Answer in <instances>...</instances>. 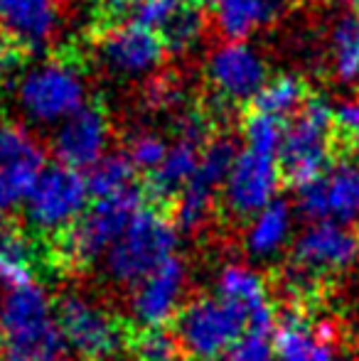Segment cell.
<instances>
[{"instance_id": "e0dca14e", "label": "cell", "mask_w": 359, "mask_h": 361, "mask_svg": "<svg viewBox=\"0 0 359 361\" xmlns=\"http://www.w3.org/2000/svg\"><path fill=\"white\" fill-rule=\"evenodd\" d=\"M111 145V121L106 111L96 104H87L74 116L54 128L52 152L57 165L72 170H89L104 155H109Z\"/></svg>"}, {"instance_id": "74e56055", "label": "cell", "mask_w": 359, "mask_h": 361, "mask_svg": "<svg viewBox=\"0 0 359 361\" xmlns=\"http://www.w3.org/2000/svg\"><path fill=\"white\" fill-rule=\"evenodd\" d=\"M185 3L195 5V8H205V5H217L219 0H185Z\"/></svg>"}, {"instance_id": "83f0119b", "label": "cell", "mask_w": 359, "mask_h": 361, "mask_svg": "<svg viewBox=\"0 0 359 361\" xmlns=\"http://www.w3.org/2000/svg\"><path fill=\"white\" fill-rule=\"evenodd\" d=\"M207 27H209V23H207L202 8H195V5L185 3L178 10V15H175L158 35L165 44V52L190 54L192 49H197V44L205 39Z\"/></svg>"}, {"instance_id": "44dd1931", "label": "cell", "mask_w": 359, "mask_h": 361, "mask_svg": "<svg viewBox=\"0 0 359 361\" xmlns=\"http://www.w3.org/2000/svg\"><path fill=\"white\" fill-rule=\"evenodd\" d=\"M288 0H219L214 5V27L224 42H249L256 32L276 23Z\"/></svg>"}, {"instance_id": "60d3db41", "label": "cell", "mask_w": 359, "mask_h": 361, "mask_svg": "<svg viewBox=\"0 0 359 361\" xmlns=\"http://www.w3.org/2000/svg\"><path fill=\"white\" fill-rule=\"evenodd\" d=\"M0 342H3V334H0Z\"/></svg>"}, {"instance_id": "52a82bcc", "label": "cell", "mask_w": 359, "mask_h": 361, "mask_svg": "<svg viewBox=\"0 0 359 361\" xmlns=\"http://www.w3.org/2000/svg\"><path fill=\"white\" fill-rule=\"evenodd\" d=\"M91 192L87 175L64 165H49L37 177L28 202L25 221L42 236H64L87 214Z\"/></svg>"}, {"instance_id": "9c48e42d", "label": "cell", "mask_w": 359, "mask_h": 361, "mask_svg": "<svg viewBox=\"0 0 359 361\" xmlns=\"http://www.w3.org/2000/svg\"><path fill=\"white\" fill-rule=\"evenodd\" d=\"M57 324L69 352L84 361H109L126 342L123 327L99 300L82 293L64 295L57 307Z\"/></svg>"}, {"instance_id": "ac0fdd59", "label": "cell", "mask_w": 359, "mask_h": 361, "mask_svg": "<svg viewBox=\"0 0 359 361\" xmlns=\"http://www.w3.org/2000/svg\"><path fill=\"white\" fill-rule=\"evenodd\" d=\"M62 27V0H0V35L23 52H42Z\"/></svg>"}, {"instance_id": "5b68a950", "label": "cell", "mask_w": 359, "mask_h": 361, "mask_svg": "<svg viewBox=\"0 0 359 361\" xmlns=\"http://www.w3.org/2000/svg\"><path fill=\"white\" fill-rule=\"evenodd\" d=\"M332 135L335 109L322 99H308V104L286 123L278 152L283 177L296 187L320 177L332 165Z\"/></svg>"}, {"instance_id": "8fae6325", "label": "cell", "mask_w": 359, "mask_h": 361, "mask_svg": "<svg viewBox=\"0 0 359 361\" xmlns=\"http://www.w3.org/2000/svg\"><path fill=\"white\" fill-rule=\"evenodd\" d=\"M239 155V145L229 135H217L207 145H202L200 165L192 182L180 192L175 202V219L182 231H197L207 224L212 214L217 195H221L226 177Z\"/></svg>"}, {"instance_id": "d6a6232c", "label": "cell", "mask_w": 359, "mask_h": 361, "mask_svg": "<svg viewBox=\"0 0 359 361\" xmlns=\"http://www.w3.org/2000/svg\"><path fill=\"white\" fill-rule=\"evenodd\" d=\"M224 361H278L273 344L269 342L264 332H249L229 354Z\"/></svg>"}, {"instance_id": "277c9868", "label": "cell", "mask_w": 359, "mask_h": 361, "mask_svg": "<svg viewBox=\"0 0 359 361\" xmlns=\"http://www.w3.org/2000/svg\"><path fill=\"white\" fill-rule=\"evenodd\" d=\"M359 261V233L350 226L320 221L305 226L293 241L286 290L305 295L320 281L355 268Z\"/></svg>"}, {"instance_id": "5bb4252c", "label": "cell", "mask_w": 359, "mask_h": 361, "mask_svg": "<svg viewBox=\"0 0 359 361\" xmlns=\"http://www.w3.org/2000/svg\"><path fill=\"white\" fill-rule=\"evenodd\" d=\"M283 170L278 157L241 147L221 187V202L236 219H251L278 200Z\"/></svg>"}, {"instance_id": "ffe728a7", "label": "cell", "mask_w": 359, "mask_h": 361, "mask_svg": "<svg viewBox=\"0 0 359 361\" xmlns=\"http://www.w3.org/2000/svg\"><path fill=\"white\" fill-rule=\"evenodd\" d=\"M271 344L278 361H335V329L300 312L278 322Z\"/></svg>"}, {"instance_id": "1f68e13d", "label": "cell", "mask_w": 359, "mask_h": 361, "mask_svg": "<svg viewBox=\"0 0 359 361\" xmlns=\"http://www.w3.org/2000/svg\"><path fill=\"white\" fill-rule=\"evenodd\" d=\"M135 354L140 361H168L180 354L178 339L168 329H140L133 342Z\"/></svg>"}, {"instance_id": "3957f363", "label": "cell", "mask_w": 359, "mask_h": 361, "mask_svg": "<svg viewBox=\"0 0 359 361\" xmlns=\"http://www.w3.org/2000/svg\"><path fill=\"white\" fill-rule=\"evenodd\" d=\"M89 84L82 69L69 59H44L23 72L15 86V101L32 126L57 128L87 101Z\"/></svg>"}, {"instance_id": "ab89813d", "label": "cell", "mask_w": 359, "mask_h": 361, "mask_svg": "<svg viewBox=\"0 0 359 361\" xmlns=\"http://www.w3.org/2000/svg\"><path fill=\"white\" fill-rule=\"evenodd\" d=\"M168 361H190V359H185L182 354H175V357H173V359H168Z\"/></svg>"}, {"instance_id": "8d00e7d4", "label": "cell", "mask_w": 359, "mask_h": 361, "mask_svg": "<svg viewBox=\"0 0 359 361\" xmlns=\"http://www.w3.org/2000/svg\"><path fill=\"white\" fill-rule=\"evenodd\" d=\"M130 3H133V0H99L101 10H104L106 15H121V13H128Z\"/></svg>"}, {"instance_id": "484cf974", "label": "cell", "mask_w": 359, "mask_h": 361, "mask_svg": "<svg viewBox=\"0 0 359 361\" xmlns=\"http://www.w3.org/2000/svg\"><path fill=\"white\" fill-rule=\"evenodd\" d=\"M35 251L32 243L18 228L0 226V283L5 288L32 281Z\"/></svg>"}, {"instance_id": "f1b7e54d", "label": "cell", "mask_w": 359, "mask_h": 361, "mask_svg": "<svg viewBox=\"0 0 359 361\" xmlns=\"http://www.w3.org/2000/svg\"><path fill=\"white\" fill-rule=\"evenodd\" d=\"M241 135H244L246 150L278 157L281 145H283V135H286V121H278V118H273V116L254 111V114H249L244 118Z\"/></svg>"}, {"instance_id": "cb8c5ba5", "label": "cell", "mask_w": 359, "mask_h": 361, "mask_svg": "<svg viewBox=\"0 0 359 361\" xmlns=\"http://www.w3.org/2000/svg\"><path fill=\"white\" fill-rule=\"evenodd\" d=\"M330 69L340 84H359V13H345L330 30Z\"/></svg>"}, {"instance_id": "f35d334b", "label": "cell", "mask_w": 359, "mask_h": 361, "mask_svg": "<svg viewBox=\"0 0 359 361\" xmlns=\"http://www.w3.org/2000/svg\"><path fill=\"white\" fill-rule=\"evenodd\" d=\"M332 3H337V5H352V3H357V0H332Z\"/></svg>"}, {"instance_id": "ba28073f", "label": "cell", "mask_w": 359, "mask_h": 361, "mask_svg": "<svg viewBox=\"0 0 359 361\" xmlns=\"http://www.w3.org/2000/svg\"><path fill=\"white\" fill-rule=\"evenodd\" d=\"M140 207H143V200L135 192V187L123 195L96 200L87 209V214L79 219L77 226L69 228L59 241L62 261L69 268H82L104 261L109 248L118 241V236Z\"/></svg>"}, {"instance_id": "7c38bea8", "label": "cell", "mask_w": 359, "mask_h": 361, "mask_svg": "<svg viewBox=\"0 0 359 361\" xmlns=\"http://www.w3.org/2000/svg\"><path fill=\"white\" fill-rule=\"evenodd\" d=\"M44 167L39 140L25 126L0 121V216L25 207Z\"/></svg>"}, {"instance_id": "7402d4cb", "label": "cell", "mask_w": 359, "mask_h": 361, "mask_svg": "<svg viewBox=\"0 0 359 361\" xmlns=\"http://www.w3.org/2000/svg\"><path fill=\"white\" fill-rule=\"evenodd\" d=\"M293 209L286 202L276 200L266 209L249 219L244 228V251L254 261H271L281 256L293 238Z\"/></svg>"}, {"instance_id": "d4e9b609", "label": "cell", "mask_w": 359, "mask_h": 361, "mask_svg": "<svg viewBox=\"0 0 359 361\" xmlns=\"http://www.w3.org/2000/svg\"><path fill=\"white\" fill-rule=\"evenodd\" d=\"M254 104V111H261V114L288 123L308 104V86L298 74H278L266 81Z\"/></svg>"}, {"instance_id": "4dcf8cb0", "label": "cell", "mask_w": 359, "mask_h": 361, "mask_svg": "<svg viewBox=\"0 0 359 361\" xmlns=\"http://www.w3.org/2000/svg\"><path fill=\"white\" fill-rule=\"evenodd\" d=\"M185 0H133L128 8V20L145 30L160 32L178 15Z\"/></svg>"}, {"instance_id": "4fadbf2b", "label": "cell", "mask_w": 359, "mask_h": 361, "mask_svg": "<svg viewBox=\"0 0 359 361\" xmlns=\"http://www.w3.org/2000/svg\"><path fill=\"white\" fill-rule=\"evenodd\" d=\"M205 74L212 91L229 104L256 101L266 86L269 62L251 42H221L209 52Z\"/></svg>"}, {"instance_id": "7a4b0ae2", "label": "cell", "mask_w": 359, "mask_h": 361, "mask_svg": "<svg viewBox=\"0 0 359 361\" xmlns=\"http://www.w3.org/2000/svg\"><path fill=\"white\" fill-rule=\"evenodd\" d=\"M178 243L180 228L173 219L153 207H140L104 256V271L116 286H138L175 256Z\"/></svg>"}, {"instance_id": "30bf717a", "label": "cell", "mask_w": 359, "mask_h": 361, "mask_svg": "<svg viewBox=\"0 0 359 361\" xmlns=\"http://www.w3.org/2000/svg\"><path fill=\"white\" fill-rule=\"evenodd\" d=\"M296 209L310 224H359V160H337L320 177L298 187Z\"/></svg>"}, {"instance_id": "d590c367", "label": "cell", "mask_w": 359, "mask_h": 361, "mask_svg": "<svg viewBox=\"0 0 359 361\" xmlns=\"http://www.w3.org/2000/svg\"><path fill=\"white\" fill-rule=\"evenodd\" d=\"M18 52L20 49L0 35V76H5L15 69V64H18Z\"/></svg>"}, {"instance_id": "b9f144b4", "label": "cell", "mask_w": 359, "mask_h": 361, "mask_svg": "<svg viewBox=\"0 0 359 361\" xmlns=\"http://www.w3.org/2000/svg\"><path fill=\"white\" fill-rule=\"evenodd\" d=\"M357 13H359V5H357Z\"/></svg>"}, {"instance_id": "4316f807", "label": "cell", "mask_w": 359, "mask_h": 361, "mask_svg": "<svg viewBox=\"0 0 359 361\" xmlns=\"http://www.w3.org/2000/svg\"><path fill=\"white\" fill-rule=\"evenodd\" d=\"M133 180L135 167L130 165L126 152H109L87 170L89 192L96 200H106V197H116L133 190Z\"/></svg>"}, {"instance_id": "8992f818", "label": "cell", "mask_w": 359, "mask_h": 361, "mask_svg": "<svg viewBox=\"0 0 359 361\" xmlns=\"http://www.w3.org/2000/svg\"><path fill=\"white\" fill-rule=\"evenodd\" d=\"M246 317L217 295L185 302L175 319V339L190 361H219L246 337Z\"/></svg>"}, {"instance_id": "d6986e66", "label": "cell", "mask_w": 359, "mask_h": 361, "mask_svg": "<svg viewBox=\"0 0 359 361\" xmlns=\"http://www.w3.org/2000/svg\"><path fill=\"white\" fill-rule=\"evenodd\" d=\"M217 298H221L226 305L239 310L246 317L249 327L254 332H264L273 324L271 295L266 278L254 266L241 261H229L217 273Z\"/></svg>"}, {"instance_id": "836d02e7", "label": "cell", "mask_w": 359, "mask_h": 361, "mask_svg": "<svg viewBox=\"0 0 359 361\" xmlns=\"http://www.w3.org/2000/svg\"><path fill=\"white\" fill-rule=\"evenodd\" d=\"M335 130L345 140L359 147V96L342 101L335 109Z\"/></svg>"}, {"instance_id": "6da1fadb", "label": "cell", "mask_w": 359, "mask_h": 361, "mask_svg": "<svg viewBox=\"0 0 359 361\" xmlns=\"http://www.w3.org/2000/svg\"><path fill=\"white\" fill-rule=\"evenodd\" d=\"M0 334L8 361H69L52 298L35 281L0 295Z\"/></svg>"}, {"instance_id": "e575fe53", "label": "cell", "mask_w": 359, "mask_h": 361, "mask_svg": "<svg viewBox=\"0 0 359 361\" xmlns=\"http://www.w3.org/2000/svg\"><path fill=\"white\" fill-rule=\"evenodd\" d=\"M148 99L158 109H170V106H178L182 99V91L170 81H158L148 89Z\"/></svg>"}, {"instance_id": "2e32d148", "label": "cell", "mask_w": 359, "mask_h": 361, "mask_svg": "<svg viewBox=\"0 0 359 361\" xmlns=\"http://www.w3.org/2000/svg\"><path fill=\"white\" fill-rule=\"evenodd\" d=\"M185 261L173 256L150 276H145L130 295V314L140 329H165L185 307L187 295Z\"/></svg>"}, {"instance_id": "603a6c76", "label": "cell", "mask_w": 359, "mask_h": 361, "mask_svg": "<svg viewBox=\"0 0 359 361\" xmlns=\"http://www.w3.org/2000/svg\"><path fill=\"white\" fill-rule=\"evenodd\" d=\"M202 155V143L190 138H178L168 145L163 162L158 165V170L150 172L148 177V190L158 200H178L180 192L192 182L200 165Z\"/></svg>"}, {"instance_id": "9a60e30c", "label": "cell", "mask_w": 359, "mask_h": 361, "mask_svg": "<svg viewBox=\"0 0 359 361\" xmlns=\"http://www.w3.org/2000/svg\"><path fill=\"white\" fill-rule=\"evenodd\" d=\"M96 57L101 67L118 79H143L158 72L165 59V44L158 32L135 23L111 25L96 39Z\"/></svg>"}, {"instance_id": "f546056e", "label": "cell", "mask_w": 359, "mask_h": 361, "mask_svg": "<svg viewBox=\"0 0 359 361\" xmlns=\"http://www.w3.org/2000/svg\"><path fill=\"white\" fill-rule=\"evenodd\" d=\"M168 140L163 135L153 133V130H143V133H135L133 138L128 140V150H126V157L130 160V165L135 167V172H155L158 165L163 162L165 152H168Z\"/></svg>"}]
</instances>
